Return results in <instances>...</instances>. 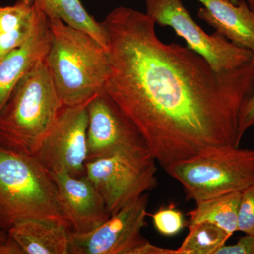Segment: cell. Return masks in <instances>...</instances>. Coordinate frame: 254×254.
Masks as SVG:
<instances>
[{
  "mask_svg": "<svg viewBox=\"0 0 254 254\" xmlns=\"http://www.w3.org/2000/svg\"><path fill=\"white\" fill-rule=\"evenodd\" d=\"M225 230L208 222L190 225V232L177 249L178 254H215L231 237Z\"/></svg>",
  "mask_w": 254,
  "mask_h": 254,
  "instance_id": "18",
  "label": "cell"
},
{
  "mask_svg": "<svg viewBox=\"0 0 254 254\" xmlns=\"http://www.w3.org/2000/svg\"><path fill=\"white\" fill-rule=\"evenodd\" d=\"M145 14L155 24L173 28L187 46L217 71H229L250 63L253 51L232 43L218 32L205 33L195 22L182 0H145Z\"/></svg>",
  "mask_w": 254,
  "mask_h": 254,
  "instance_id": "7",
  "label": "cell"
},
{
  "mask_svg": "<svg viewBox=\"0 0 254 254\" xmlns=\"http://www.w3.org/2000/svg\"><path fill=\"white\" fill-rule=\"evenodd\" d=\"M51 38L48 18L38 11L36 26L31 36L21 46L0 60V110L18 81L37 64L46 59Z\"/></svg>",
  "mask_w": 254,
  "mask_h": 254,
  "instance_id": "12",
  "label": "cell"
},
{
  "mask_svg": "<svg viewBox=\"0 0 254 254\" xmlns=\"http://www.w3.org/2000/svg\"><path fill=\"white\" fill-rule=\"evenodd\" d=\"M215 254H254V236L245 235L234 245H224Z\"/></svg>",
  "mask_w": 254,
  "mask_h": 254,
  "instance_id": "21",
  "label": "cell"
},
{
  "mask_svg": "<svg viewBox=\"0 0 254 254\" xmlns=\"http://www.w3.org/2000/svg\"><path fill=\"white\" fill-rule=\"evenodd\" d=\"M38 11L33 0L0 5V60L23 44L36 26Z\"/></svg>",
  "mask_w": 254,
  "mask_h": 254,
  "instance_id": "15",
  "label": "cell"
},
{
  "mask_svg": "<svg viewBox=\"0 0 254 254\" xmlns=\"http://www.w3.org/2000/svg\"><path fill=\"white\" fill-rule=\"evenodd\" d=\"M237 231L254 236V184L242 191Z\"/></svg>",
  "mask_w": 254,
  "mask_h": 254,
  "instance_id": "20",
  "label": "cell"
},
{
  "mask_svg": "<svg viewBox=\"0 0 254 254\" xmlns=\"http://www.w3.org/2000/svg\"><path fill=\"white\" fill-rule=\"evenodd\" d=\"M182 185L187 200L195 203L233 192L254 184V149L234 145L209 148L164 169Z\"/></svg>",
  "mask_w": 254,
  "mask_h": 254,
  "instance_id": "5",
  "label": "cell"
},
{
  "mask_svg": "<svg viewBox=\"0 0 254 254\" xmlns=\"http://www.w3.org/2000/svg\"><path fill=\"white\" fill-rule=\"evenodd\" d=\"M155 163L147 148L124 150L87 161L86 175L113 215L158 185Z\"/></svg>",
  "mask_w": 254,
  "mask_h": 254,
  "instance_id": "6",
  "label": "cell"
},
{
  "mask_svg": "<svg viewBox=\"0 0 254 254\" xmlns=\"http://www.w3.org/2000/svg\"><path fill=\"white\" fill-rule=\"evenodd\" d=\"M245 1H247V3L248 4L249 6H250V9L254 12V0H245Z\"/></svg>",
  "mask_w": 254,
  "mask_h": 254,
  "instance_id": "26",
  "label": "cell"
},
{
  "mask_svg": "<svg viewBox=\"0 0 254 254\" xmlns=\"http://www.w3.org/2000/svg\"><path fill=\"white\" fill-rule=\"evenodd\" d=\"M132 254H178V253L177 250H168V249L156 247L151 245L148 241L133 251Z\"/></svg>",
  "mask_w": 254,
  "mask_h": 254,
  "instance_id": "23",
  "label": "cell"
},
{
  "mask_svg": "<svg viewBox=\"0 0 254 254\" xmlns=\"http://www.w3.org/2000/svg\"><path fill=\"white\" fill-rule=\"evenodd\" d=\"M252 59L254 61V50ZM253 126H254V86L252 94L244 105L241 112L240 126H239V135L241 139H242L245 132Z\"/></svg>",
  "mask_w": 254,
  "mask_h": 254,
  "instance_id": "22",
  "label": "cell"
},
{
  "mask_svg": "<svg viewBox=\"0 0 254 254\" xmlns=\"http://www.w3.org/2000/svg\"><path fill=\"white\" fill-rule=\"evenodd\" d=\"M151 217L155 228L164 236H175L186 225L183 214L174 205L161 207Z\"/></svg>",
  "mask_w": 254,
  "mask_h": 254,
  "instance_id": "19",
  "label": "cell"
},
{
  "mask_svg": "<svg viewBox=\"0 0 254 254\" xmlns=\"http://www.w3.org/2000/svg\"><path fill=\"white\" fill-rule=\"evenodd\" d=\"M149 195L145 193L125 205L88 233L70 234V254H132L148 240L141 235L146 225Z\"/></svg>",
  "mask_w": 254,
  "mask_h": 254,
  "instance_id": "9",
  "label": "cell"
},
{
  "mask_svg": "<svg viewBox=\"0 0 254 254\" xmlns=\"http://www.w3.org/2000/svg\"><path fill=\"white\" fill-rule=\"evenodd\" d=\"M87 113V161L124 150L147 148L136 127L104 91L90 100Z\"/></svg>",
  "mask_w": 254,
  "mask_h": 254,
  "instance_id": "10",
  "label": "cell"
},
{
  "mask_svg": "<svg viewBox=\"0 0 254 254\" xmlns=\"http://www.w3.org/2000/svg\"><path fill=\"white\" fill-rule=\"evenodd\" d=\"M63 106L42 60L18 81L0 110V145L36 156Z\"/></svg>",
  "mask_w": 254,
  "mask_h": 254,
  "instance_id": "3",
  "label": "cell"
},
{
  "mask_svg": "<svg viewBox=\"0 0 254 254\" xmlns=\"http://www.w3.org/2000/svg\"><path fill=\"white\" fill-rule=\"evenodd\" d=\"M89 102L76 106H63L42 143L36 156L50 173L86 175L87 105Z\"/></svg>",
  "mask_w": 254,
  "mask_h": 254,
  "instance_id": "8",
  "label": "cell"
},
{
  "mask_svg": "<svg viewBox=\"0 0 254 254\" xmlns=\"http://www.w3.org/2000/svg\"><path fill=\"white\" fill-rule=\"evenodd\" d=\"M51 43L46 63L64 106L91 100L103 91L109 73L108 50L86 32L49 19Z\"/></svg>",
  "mask_w": 254,
  "mask_h": 254,
  "instance_id": "2",
  "label": "cell"
},
{
  "mask_svg": "<svg viewBox=\"0 0 254 254\" xmlns=\"http://www.w3.org/2000/svg\"><path fill=\"white\" fill-rule=\"evenodd\" d=\"M101 23L109 55L103 91L162 168L213 147L240 146L241 112L254 86L253 59L217 71L188 47L160 41L154 21L126 6Z\"/></svg>",
  "mask_w": 254,
  "mask_h": 254,
  "instance_id": "1",
  "label": "cell"
},
{
  "mask_svg": "<svg viewBox=\"0 0 254 254\" xmlns=\"http://www.w3.org/2000/svg\"><path fill=\"white\" fill-rule=\"evenodd\" d=\"M8 233L4 230H0V244L7 240Z\"/></svg>",
  "mask_w": 254,
  "mask_h": 254,
  "instance_id": "25",
  "label": "cell"
},
{
  "mask_svg": "<svg viewBox=\"0 0 254 254\" xmlns=\"http://www.w3.org/2000/svg\"><path fill=\"white\" fill-rule=\"evenodd\" d=\"M242 192L228 193L195 203L196 207L190 211V225L208 222L234 235L238 228V215Z\"/></svg>",
  "mask_w": 254,
  "mask_h": 254,
  "instance_id": "17",
  "label": "cell"
},
{
  "mask_svg": "<svg viewBox=\"0 0 254 254\" xmlns=\"http://www.w3.org/2000/svg\"><path fill=\"white\" fill-rule=\"evenodd\" d=\"M7 233L25 254H70L71 229L61 222L29 219L16 224Z\"/></svg>",
  "mask_w": 254,
  "mask_h": 254,
  "instance_id": "14",
  "label": "cell"
},
{
  "mask_svg": "<svg viewBox=\"0 0 254 254\" xmlns=\"http://www.w3.org/2000/svg\"><path fill=\"white\" fill-rule=\"evenodd\" d=\"M0 254H25L22 247L8 235L7 240L0 244Z\"/></svg>",
  "mask_w": 254,
  "mask_h": 254,
  "instance_id": "24",
  "label": "cell"
},
{
  "mask_svg": "<svg viewBox=\"0 0 254 254\" xmlns=\"http://www.w3.org/2000/svg\"><path fill=\"white\" fill-rule=\"evenodd\" d=\"M229 1H231V2L233 3V4H237L240 0H229Z\"/></svg>",
  "mask_w": 254,
  "mask_h": 254,
  "instance_id": "27",
  "label": "cell"
},
{
  "mask_svg": "<svg viewBox=\"0 0 254 254\" xmlns=\"http://www.w3.org/2000/svg\"><path fill=\"white\" fill-rule=\"evenodd\" d=\"M51 174L62 209L73 233L91 232L111 216L99 191L86 175Z\"/></svg>",
  "mask_w": 254,
  "mask_h": 254,
  "instance_id": "11",
  "label": "cell"
},
{
  "mask_svg": "<svg viewBox=\"0 0 254 254\" xmlns=\"http://www.w3.org/2000/svg\"><path fill=\"white\" fill-rule=\"evenodd\" d=\"M29 219L61 222L70 227L52 174L35 155L0 145V230L7 232Z\"/></svg>",
  "mask_w": 254,
  "mask_h": 254,
  "instance_id": "4",
  "label": "cell"
},
{
  "mask_svg": "<svg viewBox=\"0 0 254 254\" xmlns=\"http://www.w3.org/2000/svg\"><path fill=\"white\" fill-rule=\"evenodd\" d=\"M204 6L198 17L228 41L254 50V12L245 0L237 4L229 0H197Z\"/></svg>",
  "mask_w": 254,
  "mask_h": 254,
  "instance_id": "13",
  "label": "cell"
},
{
  "mask_svg": "<svg viewBox=\"0 0 254 254\" xmlns=\"http://www.w3.org/2000/svg\"><path fill=\"white\" fill-rule=\"evenodd\" d=\"M38 11L49 19H58L86 32L108 50V38L101 22L88 14L81 0H33Z\"/></svg>",
  "mask_w": 254,
  "mask_h": 254,
  "instance_id": "16",
  "label": "cell"
}]
</instances>
